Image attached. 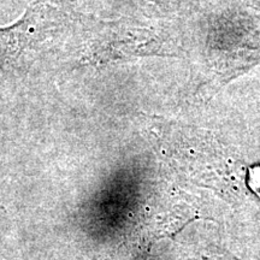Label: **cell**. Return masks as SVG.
<instances>
[{"mask_svg": "<svg viewBox=\"0 0 260 260\" xmlns=\"http://www.w3.org/2000/svg\"><path fill=\"white\" fill-rule=\"evenodd\" d=\"M68 0H37L18 21L0 28V73L24 69L34 54L64 30L70 19Z\"/></svg>", "mask_w": 260, "mask_h": 260, "instance_id": "obj_1", "label": "cell"}, {"mask_svg": "<svg viewBox=\"0 0 260 260\" xmlns=\"http://www.w3.org/2000/svg\"><path fill=\"white\" fill-rule=\"evenodd\" d=\"M153 37L134 27H106L98 30L84 47L81 64L104 67L146 56L153 51Z\"/></svg>", "mask_w": 260, "mask_h": 260, "instance_id": "obj_2", "label": "cell"}, {"mask_svg": "<svg viewBox=\"0 0 260 260\" xmlns=\"http://www.w3.org/2000/svg\"><path fill=\"white\" fill-rule=\"evenodd\" d=\"M248 187L260 198V165H255L248 171Z\"/></svg>", "mask_w": 260, "mask_h": 260, "instance_id": "obj_3", "label": "cell"}]
</instances>
